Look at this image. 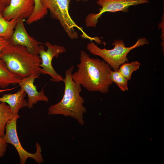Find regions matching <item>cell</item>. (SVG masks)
<instances>
[{
	"label": "cell",
	"mask_w": 164,
	"mask_h": 164,
	"mask_svg": "<svg viewBox=\"0 0 164 164\" xmlns=\"http://www.w3.org/2000/svg\"><path fill=\"white\" fill-rule=\"evenodd\" d=\"M77 70L73 73V80L89 92L108 93L112 82L109 76L111 70L104 61L91 58L85 51L81 50Z\"/></svg>",
	"instance_id": "obj_1"
},
{
	"label": "cell",
	"mask_w": 164,
	"mask_h": 164,
	"mask_svg": "<svg viewBox=\"0 0 164 164\" xmlns=\"http://www.w3.org/2000/svg\"><path fill=\"white\" fill-rule=\"evenodd\" d=\"M74 69L72 66L65 71L63 80L65 85L63 96L60 101L49 108L48 114L49 115L60 114L70 117L83 125L84 124V115L87 109L84 105L85 100L80 95L81 86L72 78Z\"/></svg>",
	"instance_id": "obj_2"
},
{
	"label": "cell",
	"mask_w": 164,
	"mask_h": 164,
	"mask_svg": "<svg viewBox=\"0 0 164 164\" xmlns=\"http://www.w3.org/2000/svg\"><path fill=\"white\" fill-rule=\"evenodd\" d=\"M0 58L10 70L21 79L33 74L39 77L41 74L39 55L30 53L24 46L10 43L2 51Z\"/></svg>",
	"instance_id": "obj_3"
},
{
	"label": "cell",
	"mask_w": 164,
	"mask_h": 164,
	"mask_svg": "<svg viewBox=\"0 0 164 164\" xmlns=\"http://www.w3.org/2000/svg\"><path fill=\"white\" fill-rule=\"evenodd\" d=\"M149 43L148 40L146 38L141 37L130 47L126 46L123 40L116 39L112 43L114 47L112 49L108 50L105 48L101 49L93 41L87 44V48L91 54L101 57L114 71H117L119 70L120 65L128 61L127 55L131 50Z\"/></svg>",
	"instance_id": "obj_4"
},
{
	"label": "cell",
	"mask_w": 164,
	"mask_h": 164,
	"mask_svg": "<svg viewBox=\"0 0 164 164\" xmlns=\"http://www.w3.org/2000/svg\"><path fill=\"white\" fill-rule=\"evenodd\" d=\"M43 5L49 10L51 17L57 20L67 35L71 39L78 37L76 28L80 30L83 36L87 34L83 28L78 26L73 20L69 12L71 0H41Z\"/></svg>",
	"instance_id": "obj_5"
},
{
	"label": "cell",
	"mask_w": 164,
	"mask_h": 164,
	"mask_svg": "<svg viewBox=\"0 0 164 164\" xmlns=\"http://www.w3.org/2000/svg\"><path fill=\"white\" fill-rule=\"evenodd\" d=\"M19 117L18 114L14 115L8 121L5 126V133L3 138L7 144H11L15 147L18 153L21 164H25L29 158L33 159L38 164H41L44 160L41 147L38 143H36V151L34 153L28 152L21 144L17 132V121Z\"/></svg>",
	"instance_id": "obj_6"
},
{
	"label": "cell",
	"mask_w": 164,
	"mask_h": 164,
	"mask_svg": "<svg viewBox=\"0 0 164 164\" xmlns=\"http://www.w3.org/2000/svg\"><path fill=\"white\" fill-rule=\"evenodd\" d=\"M149 0H98L97 4L101 6L98 13H91L86 17L85 22L87 27H95L101 15L107 12L121 11L127 12L128 8L132 6L146 4Z\"/></svg>",
	"instance_id": "obj_7"
},
{
	"label": "cell",
	"mask_w": 164,
	"mask_h": 164,
	"mask_svg": "<svg viewBox=\"0 0 164 164\" xmlns=\"http://www.w3.org/2000/svg\"><path fill=\"white\" fill-rule=\"evenodd\" d=\"M45 44L47 48L46 50L42 45H39V49L38 54L41 60L39 65L40 73L49 75L52 78V81L54 82L62 81L63 78L53 68L52 61L54 57L57 58L60 54L65 52L66 50L63 46L52 45L48 41L46 42Z\"/></svg>",
	"instance_id": "obj_8"
},
{
	"label": "cell",
	"mask_w": 164,
	"mask_h": 164,
	"mask_svg": "<svg viewBox=\"0 0 164 164\" xmlns=\"http://www.w3.org/2000/svg\"><path fill=\"white\" fill-rule=\"evenodd\" d=\"M35 7L34 0H10L9 5L2 12L7 21L13 19H27L32 14Z\"/></svg>",
	"instance_id": "obj_9"
},
{
	"label": "cell",
	"mask_w": 164,
	"mask_h": 164,
	"mask_svg": "<svg viewBox=\"0 0 164 164\" xmlns=\"http://www.w3.org/2000/svg\"><path fill=\"white\" fill-rule=\"evenodd\" d=\"M9 41L12 45L24 46L30 53L39 55V43L28 34L25 27L23 19H18Z\"/></svg>",
	"instance_id": "obj_10"
},
{
	"label": "cell",
	"mask_w": 164,
	"mask_h": 164,
	"mask_svg": "<svg viewBox=\"0 0 164 164\" xmlns=\"http://www.w3.org/2000/svg\"><path fill=\"white\" fill-rule=\"evenodd\" d=\"M39 77L36 74H33L22 79L18 83L20 89L25 91L28 96V106L30 109L39 101L48 102V97L45 94L43 88L40 91H38L36 86L34 84L36 79Z\"/></svg>",
	"instance_id": "obj_11"
},
{
	"label": "cell",
	"mask_w": 164,
	"mask_h": 164,
	"mask_svg": "<svg viewBox=\"0 0 164 164\" xmlns=\"http://www.w3.org/2000/svg\"><path fill=\"white\" fill-rule=\"evenodd\" d=\"M26 93L20 89L17 92L4 94L0 97V102H5L9 106L13 115L18 114L22 108L27 107V101L25 98Z\"/></svg>",
	"instance_id": "obj_12"
},
{
	"label": "cell",
	"mask_w": 164,
	"mask_h": 164,
	"mask_svg": "<svg viewBox=\"0 0 164 164\" xmlns=\"http://www.w3.org/2000/svg\"><path fill=\"white\" fill-rule=\"evenodd\" d=\"M21 79L9 70L4 62L0 58V88H5L11 84H18Z\"/></svg>",
	"instance_id": "obj_13"
},
{
	"label": "cell",
	"mask_w": 164,
	"mask_h": 164,
	"mask_svg": "<svg viewBox=\"0 0 164 164\" xmlns=\"http://www.w3.org/2000/svg\"><path fill=\"white\" fill-rule=\"evenodd\" d=\"M18 19H13L9 21L5 20L0 12V37L9 40Z\"/></svg>",
	"instance_id": "obj_14"
},
{
	"label": "cell",
	"mask_w": 164,
	"mask_h": 164,
	"mask_svg": "<svg viewBox=\"0 0 164 164\" xmlns=\"http://www.w3.org/2000/svg\"><path fill=\"white\" fill-rule=\"evenodd\" d=\"M14 115L9 106L5 103L0 102V137L5 135V126L8 121Z\"/></svg>",
	"instance_id": "obj_15"
},
{
	"label": "cell",
	"mask_w": 164,
	"mask_h": 164,
	"mask_svg": "<svg viewBox=\"0 0 164 164\" xmlns=\"http://www.w3.org/2000/svg\"><path fill=\"white\" fill-rule=\"evenodd\" d=\"M35 7L32 15L26 20V23L30 25L43 18L48 13V9L42 5L41 0H34Z\"/></svg>",
	"instance_id": "obj_16"
},
{
	"label": "cell",
	"mask_w": 164,
	"mask_h": 164,
	"mask_svg": "<svg viewBox=\"0 0 164 164\" xmlns=\"http://www.w3.org/2000/svg\"><path fill=\"white\" fill-rule=\"evenodd\" d=\"M140 65V63L138 61L131 63H125L119 67L118 70L128 80H130L132 73L138 69Z\"/></svg>",
	"instance_id": "obj_17"
},
{
	"label": "cell",
	"mask_w": 164,
	"mask_h": 164,
	"mask_svg": "<svg viewBox=\"0 0 164 164\" xmlns=\"http://www.w3.org/2000/svg\"><path fill=\"white\" fill-rule=\"evenodd\" d=\"M109 77L112 83H115L121 90L125 91L128 90V80L121 74L118 70H111L110 72Z\"/></svg>",
	"instance_id": "obj_18"
},
{
	"label": "cell",
	"mask_w": 164,
	"mask_h": 164,
	"mask_svg": "<svg viewBox=\"0 0 164 164\" xmlns=\"http://www.w3.org/2000/svg\"><path fill=\"white\" fill-rule=\"evenodd\" d=\"M7 146V144L3 138L0 137V158L4 156L5 154Z\"/></svg>",
	"instance_id": "obj_19"
},
{
	"label": "cell",
	"mask_w": 164,
	"mask_h": 164,
	"mask_svg": "<svg viewBox=\"0 0 164 164\" xmlns=\"http://www.w3.org/2000/svg\"><path fill=\"white\" fill-rule=\"evenodd\" d=\"M10 43L9 40L0 37V55L3 50Z\"/></svg>",
	"instance_id": "obj_20"
},
{
	"label": "cell",
	"mask_w": 164,
	"mask_h": 164,
	"mask_svg": "<svg viewBox=\"0 0 164 164\" xmlns=\"http://www.w3.org/2000/svg\"><path fill=\"white\" fill-rule=\"evenodd\" d=\"M10 0H0V4L5 8L9 4Z\"/></svg>",
	"instance_id": "obj_21"
},
{
	"label": "cell",
	"mask_w": 164,
	"mask_h": 164,
	"mask_svg": "<svg viewBox=\"0 0 164 164\" xmlns=\"http://www.w3.org/2000/svg\"><path fill=\"white\" fill-rule=\"evenodd\" d=\"M15 88V87H14L8 89H0V93H2L5 91H11L12 90L14 89Z\"/></svg>",
	"instance_id": "obj_22"
},
{
	"label": "cell",
	"mask_w": 164,
	"mask_h": 164,
	"mask_svg": "<svg viewBox=\"0 0 164 164\" xmlns=\"http://www.w3.org/2000/svg\"><path fill=\"white\" fill-rule=\"evenodd\" d=\"M5 8L2 6L0 4V12H2L4 10Z\"/></svg>",
	"instance_id": "obj_23"
},
{
	"label": "cell",
	"mask_w": 164,
	"mask_h": 164,
	"mask_svg": "<svg viewBox=\"0 0 164 164\" xmlns=\"http://www.w3.org/2000/svg\"><path fill=\"white\" fill-rule=\"evenodd\" d=\"M75 0V1H87L89 0Z\"/></svg>",
	"instance_id": "obj_24"
}]
</instances>
